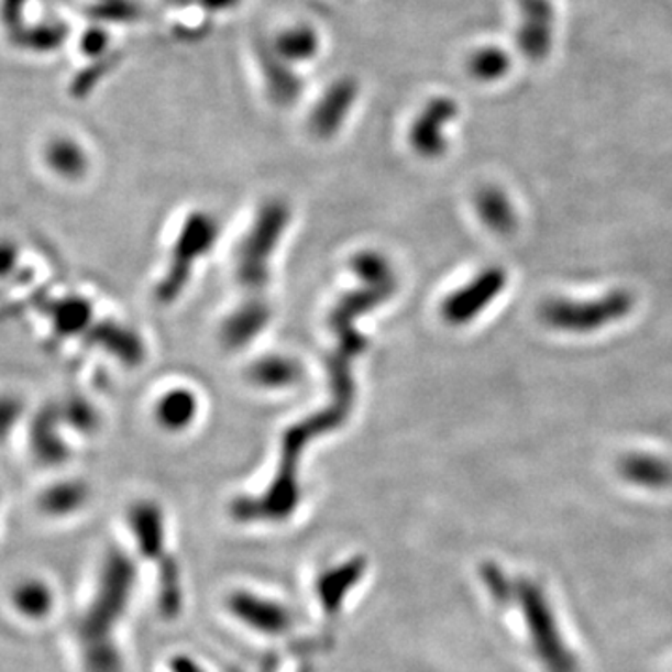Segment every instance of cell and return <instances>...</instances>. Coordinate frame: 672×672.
<instances>
[{
	"label": "cell",
	"instance_id": "cell-1",
	"mask_svg": "<svg viewBox=\"0 0 672 672\" xmlns=\"http://www.w3.org/2000/svg\"><path fill=\"white\" fill-rule=\"evenodd\" d=\"M135 575V566L124 551L112 549L107 553L92 602L77 624V639L87 672L122 671L114 628L130 605Z\"/></svg>",
	"mask_w": 672,
	"mask_h": 672
},
{
	"label": "cell",
	"instance_id": "cell-2",
	"mask_svg": "<svg viewBox=\"0 0 672 672\" xmlns=\"http://www.w3.org/2000/svg\"><path fill=\"white\" fill-rule=\"evenodd\" d=\"M634 307H636L634 294L617 288L586 301H574L566 297L548 299L540 307V318L548 328L555 331L588 334L624 320Z\"/></svg>",
	"mask_w": 672,
	"mask_h": 672
},
{
	"label": "cell",
	"instance_id": "cell-3",
	"mask_svg": "<svg viewBox=\"0 0 672 672\" xmlns=\"http://www.w3.org/2000/svg\"><path fill=\"white\" fill-rule=\"evenodd\" d=\"M290 221V210L280 200H272L260 210L253 229L241 241L238 254H235V275L238 283L251 291L266 288L269 283V260L277 249L280 235Z\"/></svg>",
	"mask_w": 672,
	"mask_h": 672
},
{
	"label": "cell",
	"instance_id": "cell-4",
	"mask_svg": "<svg viewBox=\"0 0 672 672\" xmlns=\"http://www.w3.org/2000/svg\"><path fill=\"white\" fill-rule=\"evenodd\" d=\"M516 604L521 607L532 648L537 652L538 660L546 667V671H580L575 656L564 645L555 615L549 607L548 596L543 594L542 586L527 577L516 581Z\"/></svg>",
	"mask_w": 672,
	"mask_h": 672
},
{
	"label": "cell",
	"instance_id": "cell-5",
	"mask_svg": "<svg viewBox=\"0 0 672 672\" xmlns=\"http://www.w3.org/2000/svg\"><path fill=\"white\" fill-rule=\"evenodd\" d=\"M217 235L219 224L213 217L203 211L189 216L176 241L167 277L161 280L155 291L159 302L168 305L176 301V297L184 291L187 280L191 277L192 264L216 245Z\"/></svg>",
	"mask_w": 672,
	"mask_h": 672
},
{
	"label": "cell",
	"instance_id": "cell-6",
	"mask_svg": "<svg viewBox=\"0 0 672 672\" xmlns=\"http://www.w3.org/2000/svg\"><path fill=\"white\" fill-rule=\"evenodd\" d=\"M518 25H516V49L525 60L546 63L557 37V8L553 0H516Z\"/></svg>",
	"mask_w": 672,
	"mask_h": 672
},
{
	"label": "cell",
	"instance_id": "cell-7",
	"mask_svg": "<svg viewBox=\"0 0 672 672\" xmlns=\"http://www.w3.org/2000/svg\"><path fill=\"white\" fill-rule=\"evenodd\" d=\"M506 283L508 275L503 267H486L444 299L441 305L443 320L456 328L467 326L503 294Z\"/></svg>",
	"mask_w": 672,
	"mask_h": 672
},
{
	"label": "cell",
	"instance_id": "cell-8",
	"mask_svg": "<svg viewBox=\"0 0 672 672\" xmlns=\"http://www.w3.org/2000/svg\"><path fill=\"white\" fill-rule=\"evenodd\" d=\"M458 114H460V106L456 99L449 96L428 99L409 128V144L415 150V154L425 159H438L447 154L449 139L444 131L456 120Z\"/></svg>",
	"mask_w": 672,
	"mask_h": 672
},
{
	"label": "cell",
	"instance_id": "cell-9",
	"mask_svg": "<svg viewBox=\"0 0 672 672\" xmlns=\"http://www.w3.org/2000/svg\"><path fill=\"white\" fill-rule=\"evenodd\" d=\"M359 96H361V85L352 75H344L334 80L310 112V133L323 141L337 135L348 117L352 114Z\"/></svg>",
	"mask_w": 672,
	"mask_h": 672
},
{
	"label": "cell",
	"instance_id": "cell-10",
	"mask_svg": "<svg viewBox=\"0 0 672 672\" xmlns=\"http://www.w3.org/2000/svg\"><path fill=\"white\" fill-rule=\"evenodd\" d=\"M229 607L235 618L266 636H283L291 628L290 610L273 599L262 598L253 593H234Z\"/></svg>",
	"mask_w": 672,
	"mask_h": 672
},
{
	"label": "cell",
	"instance_id": "cell-11",
	"mask_svg": "<svg viewBox=\"0 0 672 672\" xmlns=\"http://www.w3.org/2000/svg\"><path fill=\"white\" fill-rule=\"evenodd\" d=\"M269 318H272V310L266 302L262 299H251L245 305H241L240 309L224 321L222 342L232 350L245 348L251 340L256 339L266 329Z\"/></svg>",
	"mask_w": 672,
	"mask_h": 672
},
{
	"label": "cell",
	"instance_id": "cell-12",
	"mask_svg": "<svg viewBox=\"0 0 672 672\" xmlns=\"http://www.w3.org/2000/svg\"><path fill=\"white\" fill-rule=\"evenodd\" d=\"M131 531L136 537V543L146 559H165V527L159 506L150 500L136 503L130 513Z\"/></svg>",
	"mask_w": 672,
	"mask_h": 672
},
{
	"label": "cell",
	"instance_id": "cell-13",
	"mask_svg": "<svg viewBox=\"0 0 672 672\" xmlns=\"http://www.w3.org/2000/svg\"><path fill=\"white\" fill-rule=\"evenodd\" d=\"M366 570L363 557H355L342 566H337L331 572H326L318 581V596L321 605L329 617L339 615L340 605L344 602L345 594L357 585Z\"/></svg>",
	"mask_w": 672,
	"mask_h": 672
},
{
	"label": "cell",
	"instance_id": "cell-14",
	"mask_svg": "<svg viewBox=\"0 0 672 672\" xmlns=\"http://www.w3.org/2000/svg\"><path fill=\"white\" fill-rule=\"evenodd\" d=\"M475 208L481 221L494 234H513L518 227V213H516L513 200L500 187L486 186L478 189Z\"/></svg>",
	"mask_w": 672,
	"mask_h": 672
},
{
	"label": "cell",
	"instance_id": "cell-15",
	"mask_svg": "<svg viewBox=\"0 0 672 672\" xmlns=\"http://www.w3.org/2000/svg\"><path fill=\"white\" fill-rule=\"evenodd\" d=\"M618 471L626 481L647 489H663L672 484L671 463L654 454H628L620 460Z\"/></svg>",
	"mask_w": 672,
	"mask_h": 672
},
{
	"label": "cell",
	"instance_id": "cell-16",
	"mask_svg": "<svg viewBox=\"0 0 672 672\" xmlns=\"http://www.w3.org/2000/svg\"><path fill=\"white\" fill-rule=\"evenodd\" d=\"M262 74L266 80L267 92L273 103L278 107H290L296 103L297 98H301L302 80L294 71V66L284 63L280 56L275 53L262 56Z\"/></svg>",
	"mask_w": 672,
	"mask_h": 672
},
{
	"label": "cell",
	"instance_id": "cell-17",
	"mask_svg": "<svg viewBox=\"0 0 672 672\" xmlns=\"http://www.w3.org/2000/svg\"><path fill=\"white\" fill-rule=\"evenodd\" d=\"M320 49V34L315 26L305 25V23L284 29L273 42V53L291 66L310 63L318 56Z\"/></svg>",
	"mask_w": 672,
	"mask_h": 672
},
{
	"label": "cell",
	"instance_id": "cell-18",
	"mask_svg": "<svg viewBox=\"0 0 672 672\" xmlns=\"http://www.w3.org/2000/svg\"><path fill=\"white\" fill-rule=\"evenodd\" d=\"M12 604L26 620H44L55 607V593L49 583L37 577L18 581L12 591Z\"/></svg>",
	"mask_w": 672,
	"mask_h": 672
},
{
	"label": "cell",
	"instance_id": "cell-19",
	"mask_svg": "<svg viewBox=\"0 0 672 672\" xmlns=\"http://www.w3.org/2000/svg\"><path fill=\"white\" fill-rule=\"evenodd\" d=\"M465 68L471 79L478 80L482 85H494L506 79L513 71V55L500 45H482L467 56Z\"/></svg>",
	"mask_w": 672,
	"mask_h": 672
},
{
	"label": "cell",
	"instance_id": "cell-20",
	"mask_svg": "<svg viewBox=\"0 0 672 672\" xmlns=\"http://www.w3.org/2000/svg\"><path fill=\"white\" fill-rule=\"evenodd\" d=\"M249 377L264 389H284L301 379V364L296 359L267 355L251 364Z\"/></svg>",
	"mask_w": 672,
	"mask_h": 672
},
{
	"label": "cell",
	"instance_id": "cell-21",
	"mask_svg": "<svg viewBox=\"0 0 672 672\" xmlns=\"http://www.w3.org/2000/svg\"><path fill=\"white\" fill-rule=\"evenodd\" d=\"M68 36V25H64L60 21H47V23L23 26L21 31L10 36V42L19 49L51 53L60 49Z\"/></svg>",
	"mask_w": 672,
	"mask_h": 672
},
{
	"label": "cell",
	"instance_id": "cell-22",
	"mask_svg": "<svg viewBox=\"0 0 672 672\" xmlns=\"http://www.w3.org/2000/svg\"><path fill=\"white\" fill-rule=\"evenodd\" d=\"M87 499L88 487L85 482H58L42 494L40 508L51 518H66L69 514L77 513Z\"/></svg>",
	"mask_w": 672,
	"mask_h": 672
},
{
	"label": "cell",
	"instance_id": "cell-23",
	"mask_svg": "<svg viewBox=\"0 0 672 672\" xmlns=\"http://www.w3.org/2000/svg\"><path fill=\"white\" fill-rule=\"evenodd\" d=\"M197 398L191 390L174 389L157 404V420L170 432L184 430L197 417Z\"/></svg>",
	"mask_w": 672,
	"mask_h": 672
},
{
	"label": "cell",
	"instance_id": "cell-24",
	"mask_svg": "<svg viewBox=\"0 0 672 672\" xmlns=\"http://www.w3.org/2000/svg\"><path fill=\"white\" fill-rule=\"evenodd\" d=\"M45 159L56 174L64 178H80L87 173L88 157L85 150L71 139H55L45 150Z\"/></svg>",
	"mask_w": 672,
	"mask_h": 672
},
{
	"label": "cell",
	"instance_id": "cell-25",
	"mask_svg": "<svg viewBox=\"0 0 672 672\" xmlns=\"http://www.w3.org/2000/svg\"><path fill=\"white\" fill-rule=\"evenodd\" d=\"M96 340L109 352L128 364H139L144 359V345L133 331L122 326H103L98 329Z\"/></svg>",
	"mask_w": 672,
	"mask_h": 672
},
{
	"label": "cell",
	"instance_id": "cell-26",
	"mask_svg": "<svg viewBox=\"0 0 672 672\" xmlns=\"http://www.w3.org/2000/svg\"><path fill=\"white\" fill-rule=\"evenodd\" d=\"M161 613L167 618L178 615L181 607V585H179V570L173 559H161L159 577Z\"/></svg>",
	"mask_w": 672,
	"mask_h": 672
},
{
	"label": "cell",
	"instance_id": "cell-27",
	"mask_svg": "<svg viewBox=\"0 0 672 672\" xmlns=\"http://www.w3.org/2000/svg\"><path fill=\"white\" fill-rule=\"evenodd\" d=\"M482 581L487 588L489 596L494 598L495 604L508 607L516 602V583L506 575L505 570L495 564V562H486L482 564Z\"/></svg>",
	"mask_w": 672,
	"mask_h": 672
},
{
	"label": "cell",
	"instance_id": "cell-28",
	"mask_svg": "<svg viewBox=\"0 0 672 672\" xmlns=\"http://www.w3.org/2000/svg\"><path fill=\"white\" fill-rule=\"evenodd\" d=\"M88 15L106 23H131L141 18V7L135 0H98L88 8Z\"/></svg>",
	"mask_w": 672,
	"mask_h": 672
},
{
	"label": "cell",
	"instance_id": "cell-29",
	"mask_svg": "<svg viewBox=\"0 0 672 672\" xmlns=\"http://www.w3.org/2000/svg\"><path fill=\"white\" fill-rule=\"evenodd\" d=\"M92 309L85 299H66L56 305V328L64 333H77L90 321Z\"/></svg>",
	"mask_w": 672,
	"mask_h": 672
},
{
	"label": "cell",
	"instance_id": "cell-30",
	"mask_svg": "<svg viewBox=\"0 0 672 672\" xmlns=\"http://www.w3.org/2000/svg\"><path fill=\"white\" fill-rule=\"evenodd\" d=\"M118 64L117 55H106L103 58L93 60L88 68L82 69L80 74L75 75V79L71 80V87L69 92L74 98H85L88 93L92 92L99 80L103 79L109 71H111Z\"/></svg>",
	"mask_w": 672,
	"mask_h": 672
},
{
	"label": "cell",
	"instance_id": "cell-31",
	"mask_svg": "<svg viewBox=\"0 0 672 672\" xmlns=\"http://www.w3.org/2000/svg\"><path fill=\"white\" fill-rule=\"evenodd\" d=\"M109 42H111V37H109V32L106 29H101V26H90L87 29V32L82 34L80 37V51L88 56V58H93V60H98V58H103L107 55V51H109Z\"/></svg>",
	"mask_w": 672,
	"mask_h": 672
},
{
	"label": "cell",
	"instance_id": "cell-32",
	"mask_svg": "<svg viewBox=\"0 0 672 672\" xmlns=\"http://www.w3.org/2000/svg\"><path fill=\"white\" fill-rule=\"evenodd\" d=\"M26 0H0V21L8 31V36L21 31L25 26L23 12H25Z\"/></svg>",
	"mask_w": 672,
	"mask_h": 672
},
{
	"label": "cell",
	"instance_id": "cell-33",
	"mask_svg": "<svg viewBox=\"0 0 672 672\" xmlns=\"http://www.w3.org/2000/svg\"><path fill=\"white\" fill-rule=\"evenodd\" d=\"M243 0H197L198 7H202L206 12L227 13L240 7Z\"/></svg>",
	"mask_w": 672,
	"mask_h": 672
},
{
	"label": "cell",
	"instance_id": "cell-34",
	"mask_svg": "<svg viewBox=\"0 0 672 672\" xmlns=\"http://www.w3.org/2000/svg\"><path fill=\"white\" fill-rule=\"evenodd\" d=\"M13 260V249L8 243H0V275H4Z\"/></svg>",
	"mask_w": 672,
	"mask_h": 672
},
{
	"label": "cell",
	"instance_id": "cell-35",
	"mask_svg": "<svg viewBox=\"0 0 672 672\" xmlns=\"http://www.w3.org/2000/svg\"><path fill=\"white\" fill-rule=\"evenodd\" d=\"M174 672H203L198 669L192 661L187 660V658H176L173 663Z\"/></svg>",
	"mask_w": 672,
	"mask_h": 672
}]
</instances>
